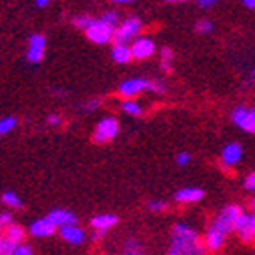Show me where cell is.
Here are the masks:
<instances>
[{
    "instance_id": "1",
    "label": "cell",
    "mask_w": 255,
    "mask_h": 255,
    "mask_svg": "<svg viewBox=\"0 0 255 255\" xmlns=\"http://www.w3.org/2000/svg\"><path fill=\"white\" fill-rule=\"evenodd\" d=\"M243 207L238 204H227L225 207H222L216 216L211 220V223L207 225L206 234H204V245H206L207 252L216 254L220 252L225 243H227L229 236L232 232H236V223L243 215Z\"/></svg>"
},
{
    "instance_id": "2",
    "label": "cell",
    "mask_w": 255,
    "mask_h": 255,
    "mask_svg": "<svg viewBox=\"0 0 255 255\" xmlns=\"http://www.w3.org/2000/svg\"><path fill=\"white\" fill-rule=\"evenodd\" d=\"M167 255H207V248L195 229L188 223L177 222L172 229Z\"/></svg>"
},
{
    "instance_id": "3",
    "label": "cell",
    "mask_w": 255,
    "mask_h": 255,
    "mask_svg": "<svg viewBox=\"0 0 255 255\" xmlns=\"http://www.w3.org/2000/svg\"><path fill=\"white\" fill-rule=\"evenodd\" d=\"M119 133V123L116 117H105L103 121L98 123L94 129V142L96 143H107L110 140H114Z\"/></svg>"
},
{
    "instance_id": "4",
    "label": "cell",
    "mask_w": 255,
    "mask_h": 255,
    "mask_svg": "<svg viewBox=\"0 0 255 255\" xmlns=\"http://www.w3.org/2000/svg\"><path fill=\"white\" fill-rule=\"evenodd\" d=\"M231 119L239 129L255 135V108L236 107L234 110H232Z\"/></svg>"
},
{
    "instance_id": "5",
    "label": "cell",
    "mask_w": 255,
    "mask_h": 255,
    "mask_svg": "<svg viewBox=\"0 0 255 255\" xmlns=\"http://www.w3.org/2000/svg\"><path fill=\"white\" fill-rule=\"evenodd\" d=\"M87 37L92 41V43H98V44H105L112 39V37L116 36V28L108 25L107 21L103 20H94L92 25L87 28Z\"/></svg>"
},
{
    "instance_id": "6",
    "label": "cell",
    "mask_w": 255,
    "mask_h": 255,
    "mask_svg": "<svg viewBox=\"0 0 255 255\" xmlns=\"http://www.w3.org/2000/svg\"><path fill=\"white\" fill-rule=\"evenodd\" d=\"M236 234L243 243H254L255 241V211L243 213L236 223Z\"/></svg>"
},
{
    "instance_id": "7",
    "label": "cell",
    "mask_w": 255,
    "mask_h": 255,
    "mask_svg": "<svg viewBox=\"0 0 255 255\" xmlns=\"http://www.w3.org/2000/svg\"><path fill=\"white\" fill-rule=\"evenodd\" d=\"M142 28V23H140L138 18H128L121 23V27L116 28V44H126L128 41H131L133 37L136 36Z\"/></svg>"
},
{
    "instance_id": "8",
    "label": "cell",
    "mask_w": 255,
    "mask_h": 255,
    "mask_svg": "<svg viewBox=\"0 0 255 255\" xmlns=\"http://www.w3.org/2000/svg\"><path fill=\"white\" fill-rule=\"evenodd\" d=\"M241 159H243V147H241V143L231 142L222 149V154H220V163H222L223 170L236 167Z\"/></svg>"
},
{
    "instance_id": "9",
    "label": "cell",
    "mask_w": 255,
    "mask_h": 255,
    "mask_svg": "<svg viewBox=\"0 0 255 255\" xmlns=\"http://www.w3.org/2000/svg\"><path fill=\"white\" fill-rule=\"evenodd\" d=\"M152 85H154V82H151V80L131 78V80H126V82L121 84L119 94L123 96V98H131V96H136L143 91H152Z\"/></svg>"
},
{
    "instance_id": "10",
    "label": "cell",
    "mask_w": 255,
    "mask_h": 255,
    "mask_svg": "<svg viewBox=\"0 0 255 255\" xmlns=\"http://www.w3.org/2000/svg\"><path fill=\"white\" fill-rule=\"evenodd\" d=\"M204 197H206V193H204L202 188L184 186L175 191L174 200L177 204H183V206H191V204H197V202H200V200H204Z\"/></svg>"
},
{
    "instance_id": "11",
    "label": "cell",
    "mask_w": 255,
    "mask_h": 255,
    "mask_svg": "<svg viewBox=\"0 0 255 255\" xmlns=\"http://www.w3.org/2000/svg\"><path fill=\"white\" fill-rule=\"evenodd\" d=\"M48 218L52 220V223L57 229H64V227H69V225H76V223H78L76 215L68 211V209H53V211H50Z\"/></svg>"
},
{
    "instance_id": "12",
    "label": "cell",
    "mask_w": 255,
    "mask_h": 255,
    "mask_svg": "<svg viewBox=\"0 0 255 255\" xmlns=\"http://www.w3.org/2000/svg\"><path fill=\"white\" fill-rule=\"evenodd\" d=\"M32 236H36V238H50V236L55 234L57 227L52 223V220L48 218H41L36 220V222H32V225L28 227Z\"/></svg>"
},
{
    "instance_id": "13",
    "label": "cell",
    "mask_w": 255,
    "mask_h": 255,
    "mask_svg": "<svg viewBox=\"0 0 255 255\" xmlns=\"http://www.w3.org/2000/svg\"><path fill=\"white\" fill-rule=\"evenodd\" d=\"M154 41L149 39V37H140L133 43L131 46V53H133V59H147L154 53Z\"/></svg>"
},
{
    "instance_id": "14",
    "label": "cell",
    "mask_w": 255,
    "mask_h": 255,
    "mask_svg": "<svg viewBox=\"0 0 255 255\" xmlns=\"http://www.w3.org/2000/svg\"><path fill=\"white\" fill-rule=\"evenodd\" d=\"M60 238H62L66 243L78 247V245H84V241H85L87 236H85L84 229H80L78 225H69V227L60 229Z\"/></svg>"
},
{
    "instance_id": "15",
    "label": "cell",
    "mask_w": 255,
    "mask_h": 255,
    "mask_svg": "<svg viewBox=\"0 0 255 255\" xmlns=\"http://www.w3.org/2000/svg\"><path fill=\"white\" fill-rule=\"evenodd\" d=\"M44 44H46V41H44V37L39 36V34L30 37V48H28V53H27V59L30 60V62H41V60H43Z\"/></svg>"
},
{
    "instance_id": "16",
    "label": "cell",
    "mask_w": 255,
    "mask_h": 255,
    "mask_svg": "<svg viewBox=\"0 0 255 255\" xmlns=\"http://www.w3.org/2000/svg\"><path fill=\"white\" fill-rule=\"evenodd\" d=\"M117 216L116 215H98L91 220V227L94 231H101V232H107L108 229H112L114 225H117Z\"/></svg>"
},
{
    "instance_id": "17",
    "label": "cell",
    "mask_w": 255,
    "mask_h": 255,
    "mask_svg": "<svg viewBox=\"0 0 255 255\" xmlns=\"http://www.w3.org/2000/svg\"><path fill=\"white\" fill-rule=\"evenodd\" d=\"M112 59L119 64H128L133 59L131 48H128L126 44H116L114 50H112Z\"/></svg>"
},
{
    "instance_id": "18",
    "label": "cell",
    "mask_w": 255,
    "mask_h": 255,
    "mask_svg": "<svg viewBox=\"0 0 255 255\" xmlns=\"http://www.w3.org/2000/svg\"><path fill=\"white\" fill-rule=\"evenodd\" d=\"M4 238L11 239L12 243H16V245H21V243H23V239H25V231L20 227V225L12 223V225H9V227L5 229Z\"/></svg>"
},
{
    "instance_id": "19",
    "label": "cell",
    "mask_w": 255,
    "mask_h": 255,
    "mask_svg": "<svg viewBox=\"0 0 255 255\" xmlns=\"http://www.w3.org/2000/svg\"><path fill=\"white\" fill-rule=\"evenodd\" d=\"M2 204L7 206L9 209H21L23 207V202L20 200V197L16 195L14 191H5L2 195Z\"/></svg>"
},
{
    "instance_id": "20",
    "label": "cell",
    "mask_w": 255,
    "mask_h": 255,
    "mask_svg": "<svg viewBox=\"0 0 255 255\" xmlns=\"http://www.w3.org/2000/svg\"><path fill=\"white\" fill-rule=\"evenodd\" d=\"M123 255H143L142 245L136 239H128L124 245V254Z\"/></svg>"
},
{
    "instance_id": "21",
    "label": "cell",
    "mask_w": 255,
    "mask_h": 255,
    "mask_svg": "<svg viewBox=\"0 0 255 255\" xmlns=\"http://www.w3.org/2000/svg\"><path fill=\"white\" fill-rule=\"evenodd\" d=\"M123 112H126L128 116H133V117H140L143 114L142 107H140L138 103H135V101L128 100L123 103Z\"/></svg>"
},
{
    "instance_id": "22",
    "label": "cell",
    "mask_w": 255,
    "mask_h": 255,
    "mask_svg": "<svg viewBox=\"0 0 255 255\" xmlns=\"http://www.w3.org/2000/svg\"><path fill=\"white\" fill-rule=\"evenodd\" d=\"M16 247H18V245L12 243L11 239L2 238V241H0V255H12L16 250Z\"/></svg>"
},
{
    "instance_id": "23",
    "label": "cell",
    "mask_w": 255,
    "mask_h": 255,
    "mask_svg": "<svg viewBox=\"0 0 255 255\" xmlns=\"http://www.w3.org/2000/svg\"><path fill=\"white\" fill-rule=\"evenodd\" d=\"M167 207H168V204L165 202V200L154 199V200H149L147 202V209L152 213H165L167 211Z\"/></svg>"
},
{
    "instance_id": "24",
    "label": "cell",
    "mask_w": 255,
    "mask_h": 255,
    "mask_svg": "<svg viewBox=\"0 0 255 255\" xmlns=\"http://www.w3.org/2000/svg\"><path fill=\"white\" fill-rule=\"evenodd\" d=\"M16 126V119L14 117H4V119L0 121V135H5Z\"/></svg>"
},
{
    "instance_id": "25",
    "label": "cell",
    "mask_w": 255,
    "mask_h": 255,
    "mask_svg": "<svg viewBox=\"0 0 255 255\" xmlns=\"http://www.w3.org/2000/svg\"><path fill=\"white\" fill-rule=\"evenodd\" d=\"M170 62H172V50L170 48H163L161 50V69L163 71H170Z\"/></svg>"
},
{
    "instance_id": "26",
    "label": "cell",
    "mask_w": 255,
    "mask_h": 255,
    "mask_svg": "<svg viewBox=\"0 0 255 255\" xmlns=\"http://www.w3.org/2000/svg\"><path fill=\"white\" fill-rule=\"evenodd\" d=\"M195 30L199 32V34H209V32L213 30V23L209 20H200V21H197Z\"/></svg>"
},
{
    "instance_id": "27",
    "label": "cell",
    "mask_w": 255,
    "mask_h": 255,
    "mask_svg": "<svg viewBox=\"0 0 255 255\" xmlns=\"http://www.w3.org/2000/svg\"><path fill=\"white\" fill-rule=\"evenodd\" d=\"M243 188L247 191H250V193H255V172H252V174H248L247 177H245Z\"/></svg>"
},
{
    "instance_id": "28",
    "label": "cell",
    "mask_w": 255,
    "mask_h": 255,
    "mask_svg": "<svg viewBox=\"0 0 255 255\" xmlns=\"http://www.w3.org/2000/svg\"><path fill=\"white\" fill-rule=\"evenodd\" d=\"M92 18H89V16H78V18H75V25L78 28H85V30H87L89 27H91L92 25Z\"/></svg>"
},
{
    "instance_id": "29",
    "label": "cell",
    "mask_w": 255,
    "mask_h": 255,
    "mask_svg": "<svg viewBox=\"0 0 255 255\" xmlns=\"http://www.w3.org/2000/svg\"><path fill=\"white\" fill-rule=\"evenodd\" d=\"M175 163L179 165V167H186V165L191 163V154L190 152H179L177 158H175Z\"/></svg>"
},
{
    "instance_id": "30",
    "label": "cell",
    "mask_w": 255,
    "mask_h": 255,
    "mask_svg": "<svg viewBox=\"0 0 255 255\" xmlns=\"http://www.w3.org/2000/svg\"><path fill=\"white\" fill-rule=\"evenodd\" d=\"M12 225V215L11 213H0V229H7Z\"/></svg>"
},
{
    "instance_id": "31",
    "label": "cell",
    "mask_w": 255,
    "mask_h": 255,
    "mask_svg": "<svg viewBox=\"0 0 255 255\" xmlns=\"http://www.w3.org/2000/svg\"><path fill=\"white\" fill-rule=\"evenodd\" d=\"M101 20L107 21V23H108V25H112V27H116V25H117V20H119V18H117L116 12H105V16L101 18Z\"/></svg>"
},
{
    "instance_id": "32",
    "label": "cell",
    "mask_w": 255,
    "mask_h": 255,
    "mask_svg": "<svg viewBox=\"0 0 255 255\" xmlns=\"http://www.w3.org/2000/svg\"><path fill=\"white\" fill-rule=\"evenodd\" d=\"M12 255H32V248L28 247V245H18L16 247V250H14V254Z\"/></svg>"
},
{
    "instance_id": "33",
    "label": "cell",
    "mask_w": 255,
    "mask_h": 255,
    "mask_svg": "<svg viewBox=\"0 0 255 255\" xmlns=\"http://www.w3.org/2000/svg\"><path fill=\"white\" fill-rule=\"evenodd\" d=\"M216 2H218V0H197V4H199L200 7H211Z\"/></svg>"
},
{
    "instance_id": "34",
    "label": "cell",
    "mask_w": 255,
    "mask_h": 255,
    "mask_svg": "<svg viewBox=\"0 0 255 255\" xmlns=\"http://www.w3.org/2000/svg\"><path fill=\"white\" fill-rule=\"evenodd\" d=\"M105 236V232H101V231H94V234H92V239H94V241H100L101 238H103Z\"/></svg>"
},
{
    "instance_id": "35",
    "label": "cell",
    "mask_w": 255,
    "mask_h": 255,
    "mask_svg": "<svg viewBox=\"0 0 255 255\" xmlns=\"http://www.w3.org/2000/svg\"><path fill=\"white\" fill-rule=\"evenodd\" d=\"M48 123H50V124H59L60 117L59 116H50V117H48Z\"/></svg>"
},
{
    "instance_id": "36",
    "label": "cell",
    "mask_w": 255,
    "mask_h": 255,
    "mask_svg": "<svg viewBox=\"0 0 255 255\" xmlns=\"http://www.w3.org/2000/svg\"><path fill=\"white\" fill-rule=\"evenodd\" d=\"M98 107H100V101H91V103H89L85 108H87V110L91 112V110H94V108H98Z\"/></svg>"
},
{
    "instance_id": "37",
    "label": "cell",
    "mask_w": 255,
    "mask_h": 255,
    "mask_svg": "<svg viewBox=\"0 0 255 255\" xmlns=\"http://www.w3.org/2000/svg\"><path fill=\"white\" fill-rule=\"evenodd\" d=\"M243 4L250 9H255V0H243Z\"/></svg>"
},
{
    "instance_id": "38",
    "label": "cell",
    "mask_w": 255,
    "mask_h": 255,
    "mask_svg": "<svg viewBox=\"0 0 255 255\" xmlns=\"http://www.w3.org/2000/svg\"><path fill=\"white\" fill-rule=\"evenodd\" d=\"M114 2H117V4H126V2H133V0H114Z\"/></svg>"
},
{
    "instance_id": "39",
    "label": "cell",
    "mask_w": 255,
    "mask_h": 255,
    "mask_svg": "<svg viewBox=\"0 0 255 255\" xmlns=\"http://www.w3.org/2000/svg\"><path fill=\"white\" fill-rule=\"evenodd\" d=\"M48 0H37V5H46Z\"/></svg>"
},
{
    "instance_id": "40",
    "label": "cell",
    "mask_w": 255,
    "mask_h": 255,
    "mask_svg": "<svg viewBox=\"0 0 255 255\" xmlns=\"http://www.w3.org/2000/svg\"><path fill=\"white\" fill-rule=\"evenodd\" d=\"M250 207H252V211H255V197L252 199V202H250Z\"/></svg>"
},
{
    "instance_id": "41",
    "label": "cell",
    "mask_w": 255,
    "mask_h": 255,
    "mask_svg": "<svg viewBox=\"0 0 255 255\" xmlns=\"http://www.w3.org/2000/svg\"><path fill=\"white\" fill-rule=\"evenodd\" d=\"M167 2H188V0H167Z\"/></svg>"
},
{
    "instance_id": "42",
    "label": "cell",
    "mask_w": 255,
    "mask_h": 255,
    "mask_svg": "<svg viewBox=\"0 0 255 255\" xmlns=\"http://www.w3.org/2000/svg\"><path fill=\"white\" fill-rule=\"evenodd\" d=\"M254 78H255V71H254Z\"/></svg>"
},
{
    "instance_id": "43",
    "label": "cell",
    "mask_w": 255,
    "mask_h": 255,
    "mask_svg": "<svg viewBox=\"0 0 255 255\" xmlns=\"http://www.w3.org/2000/svg\"><path fill=\"white\" fill-rule=\"evenodd\" d=\"M0 241H2V238H0Z\"/></svg>"
}]
</instances>
